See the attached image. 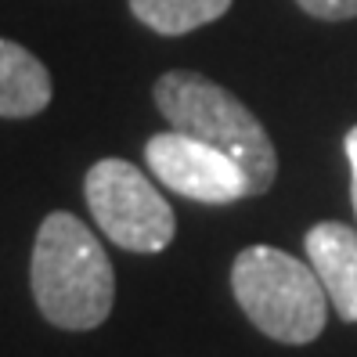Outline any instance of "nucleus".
I'll return each instance as SVG.
<instances>
[{
    "label": "nucleus",
    "mask_w": 357,
    "mask_h": 357,
    "mask_svg": "<svg viewBox=\"0 0 357 357\" xmlns=\"http://www.w3.org/2000/svg\"><path fill=\"white\" fill-rule=\"evenodd\" d=\"M155 105L174 130L192 134L235 159L245 170L253 195H264L275 184L278 155L264 123L220 83L206 79L202 73L174 69L155 79Z\"/></svg>",
    "instance_id": "f03ea898"
},
{
    "label": "nucleus",
    "mask_w": 357,
    "mask_h": 357,
    "mask_svg": "<svg viewBox=\"0 0 357 357\" xmlns=\"http://www.w3.org/2000/svg\"><path fill=\"white\" fill-rule=\"evenodd\" d=\"M91 217L101 235L130 253H159L174 242V209L127 159H98L83 177Z\"/></svg>",
    "instance_id": "20e7f679"
},
{
    "label": "nucleus",
    "mask_w": 357,
    "mask_h": 357,
    "mask_svg": "<svg viewBox=\"0 0 357 357\" xmlns=\"http://www.w3.org/2000/svg\"><path fill=\"white\" fill-rule=\"evenodd\" d=\"M51 73L33 51L0 36V119H29L51 105Z\"/></svg>",
    "instance_id": "0eeeda50"
},
{
    "label": "nucleus",
    "mask_w": 357,
    "mask_h": 357,
    "mask_svg": "<svg viewBox=\"0 0 357 357\" xmlns=\"http://www.w3.org/2000/svg\"><path fill=\"white\" fill-rule=\"evenodd\" d=\"M231 289L264 335L289 347L318 340L325 328L328 292L314 267L275 245H249L231 264Z\"/></svg>",
    "instance_id": "7ed1b4c3"
},
{
    "label": "nucleus",
    "mask_w": 357,
    "mask_h": 357,
    "mask_svg": "<svg viewBox=\"0 0 357 357\" xmlns=\"http://www.w3.org/2000/svg\"><path fill=\"white\" fill-rule=\"evenodd\" d=\"M144 162H149L152 177H159V184H166L170 192L192 199V202L224 206V202L253 195L245 170L227 152L184 130H174V127L149 137Z\"/></svg>",
    "instance_id": "39448f33"
},
{
    "label": "nucleus",
    "mask_w": 357,
    "mask_h": 357,
    "mask_svg": "<svg viewBox=\"0 0 357 357\" xmlns=\"http://www.w3.org/2000/svg\"><path fill=\"white\" fill-rule=\"evenodd\" d=\"M296 4L321 18V22H343V18H357V0H296Z\"/></svg>",
    "instance_id": "1a4fd4ad"
},
{
    "label": "nucleus",
    "mask_w": 357,
    "mask_h": 357,
    "mask_svg": "<svg viewBox=\"0 0 357 357\" xmlns=\"http://www.w3.org/2000/svg\"><path fill=\"white\" fill-rule=\"evenodd\" d=\"M29 285L40 314L66 332H91L112 314L116 275L105 245L76 213L54 209L33 242Z\"/></svg>",
    "instance_id": "f257e3e1"
},
{
    "label": "nucleus",
    "mask_w": 357,
    "mask_h": 357,
    "mask_svg": "<svg viewBox=\"0 0 357 357\" xmlns=\"http://www.w3.org/2000/svg\"><path fill=\"white\" fill-rule=\"evenodd\" d=\"M235 0H130V11L141 26L162 36H184L199 26L217 22Z\"/></svg>",
    "instance_id": "6e6552de"
},
{
    "label": "nucleus",
    "mask_w": 357,
    "mask_h": 357,
    "mask_svg": "<svg viewBox=\"0 0 357 357\" xmlns=\"http://www.w3.org/2000/svg\"><path fill=\"white\" fill-rule=\"evenodd\" d=\"M347 159H350V174H354V181H350V202H354V217H357V127L347 134Z\"/></svg>",
    "instance_id": "9d476101"
},
{
    "label": "nucleus",
    "mask_w": 357,
    "mask_h": 357,
    "mask_svg": "<svg viewBox=\"0 0 357 357\" xmlns=\"http://www.w3.org/2000/svg\"><path fill=\"white\" fill-rule=\"evenodd\" d=\"M307 264L321 278L328 300L343 321L357 325V227L321 220L307 231Z\"/></svg>",
    "instance_id": "423d86ee"
}]
</instances>
